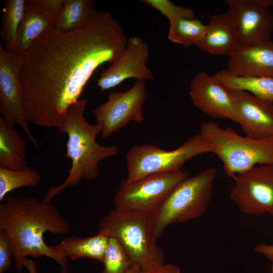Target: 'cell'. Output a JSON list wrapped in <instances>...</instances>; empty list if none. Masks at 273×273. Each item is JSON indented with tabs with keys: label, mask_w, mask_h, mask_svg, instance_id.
I'll list each match as a JSON object with an SVG mask.
<instances>
[{
	"label": "cell",
	"mask_w": 273,
	"mask_h": 273,
	"mask_svg": "<svg viewBox=\"0 0 273 273\" xmlns=\"http://www.w3.org/2000/svg\"><path fill=\"white\" fill-rule=\"evenodd\" d=\"M272 7H273V6H272ZM272 13H273V11H272Z\"/></svg>",
	"instance_id": "obj_36"
},
{
	"label": "cell",
	"mask_w": 273,
	"mask_h": 273,
	"mask_svg": "<svg viewBox=\"0 0 273 273\" xmlns=\"http://www.w3.org/2000/svg\"><path fill=\"white\" fill-rule=\"evenodd\" d=\"M26 142L20 133L0 117V167L12 170L28 168Z\"/></svg>",
	"instance_id": "obj_20"
},
{
	"label": "cell",
	"mask_w": 273,
	"mask_h": 273,
	"mask_svg": "<svg viewBox=\"0 0 273 273\" xmlns=\"http://www.w3.org/2000/svg\"><path fill=\"white\" fill-rule=\"evenodd\" d=\"M146 97V83L143 79H136L126 91L111 92L107 101L93 111L97 122L102 125V138H108L131 121L141 124Z\"/></svg>",
	"instance_id": "obj_9"
},
{
	"label": "cell",
	"mask_w": 273,
	"mask_h": 273,
	"mask_svg": "<svg viewBox=\"0 0 273 273\" xmlns=\"http://www.w3.org/2000/svg\"><path fill=\"white\" fill-rule=\"evenodd\" d=\"M217 174L215 168L209 167L188 176L174 189L150 216L151 234L155 240L161 237L167 226L198 218L206 211Z\"/></svg>",
	"instance_id": "obj_5"
},
{
	"label": "cell",
	"mask_w": 273,
	"mask_h": 273,
	"mask_svg": "<svg viewBox=\"0 0 273 273\" xmlns=\"http://www.w3.org/2000/svg\"><path fill=\"white\" fill-rule=\"evenodd\" d=\"M92 0H65L55 27L69 30L85 23L96 11Z\"/></svg>",
	"instance_id": "obj_23"
},
{
	"label": "cell",
	"mask_w": 273,
	"mask_h": 273,
	"mask_svg": "<svg viewBox=\"0 0 273 273\" xmlns=\"http://www.w3.org/2000/svg\"><path fill=\"white\" fill-rule=\"evenodd\" d=\"M65 0H38L39 4L50 15L56 26L60 18Z\"/></svg>",
	"instance_id": "obj_29"
},
{
	"label": "cell",
	"mask_w": 273,
	"mask_h": 273,
	"mask_svg": "<svg viewBox=\"0 0 273 273\" xmlns=\"http://www.w3.org/2000/svg\"><path fill=\"white\" fill-rule=\"evenodd\" d=\"M204 35L196 46L213 55L230 56L240 45L235 25L226 13L210 15Z\"/></svg>",
	"instance_id": "obj_17"
},
{
	"label": "cell",
	"mask_w": 273,
	"mask_h": 273,
	"mask_svg": "<svg viewBox=\"0 0 273 273\" xmlns=\"http://www.w3.org/2000/svg\"><path fill=\"white\" fill-rule=\"evenodd\" d=\"M145 273H181L178 266L171 264H164L151 271Z\"/></svg>",
	"instance_id": "obj_31"
},
{
	"label": "cell",
	"mask_w": 273,
	"mask_h": 273,
	"mask_svg": "<svg viewBox=\"0 0 273 273\" xmlns=\"http://www.w3.org/2000/svg\"><path fill=\"white\" fill-rule=\"evenodd\" d=\"M99 230L115 239L132 265L147 272L165 264L162 248L150 231V216L141 212L115 208L99 222Z\"/></svg>",
	"instance_id": "obj_4"
},
{
	"label": "cell",
	"mask_w": 273,
	"mask_h": 273,
	"mask_svg": "<svg viewBox=\"0 0 273 273\" xmlns=\"http://www.w3.org/2000/svg\"><path fill=\"white\" fill-rule=\"evenodd\" d=\"M199 134L221 161L230 178L257 164L273 165V137L257 140L242 136L211 121L201 124Z\"/></svg>",
	"instance_id": "obj_6"
},
{
	"label": "cell",
	"mask_w": 273,
	"mask_h": 273,
	"mask_svg": "<svg viewBox=\"0 0 273 273\" xmlns=\"http://www.w3.org/2000/svg\"><path fill=\"white\" fill-rule=\"evenodd\" d=\"M227 70L237 76L273 78V41L239 45L229 56Z\"/></svg>",
	"instance_id": "obj_16"
},
{
	"label": "cell",
	"mask_w": 273,
	"mask_h": 273,
	"mask_svg": "<svg viewBox=\"0 0 273 273\" xmlns=\"http://www.w3.org/2000/svg\"><path fill=\"white\" fill-rule=\"evenodd\" d=\"M188 176L187 172L179 170L152 174L132 182L124 179L114 197L115 207L151 216L174 189Z\"/></svg>",
	"instance_id": "obj_8"
},
{
	"label": "cell",
	"mask_w": 273,
	"mask_h": 273,
	"mask_svg": "<svg viewBox=\"0 0 273 273\" xmlns=\"http://www.w3.org/2000/svg\"><path fill=\"white\" fill-rule=\"evenodd\" d=\"M189 96L193 104L207 115L237 122L231 90L213 75L198 72L191 81Z\"/></svg>",
	"instance_id": "obj_14"
},
{
	"label": "cell",
	"mask_w": 273,
	"mask_h": 273,
	"mask_svg": "<svg viewBox=\"0 0 273 273\" xmlns=\"http://www.w3.org/2000/svg\"><path fill=\"white\" fill-rule=\"evenodd\" d=\"M24 267L26 268L29 273H39L37 271L36 262L32 259L27 258L24 262Z\"/></svg>",
	"instance_id": "obj_32"
},
{
	"label": "cell",
	"mask_w": 273,
	"mask_h": 273,
	"mask_svg": "<svg viewBox=\"0 0 273 273\" xmlns=\"http://www.w3.org/2000/svg\"><path fill=\"white\" fill-rule=\"evenodd\" d=\"M149 58L148 43L137 36L130 37L119 57L100 75L97 85L104 91L130 78L153 79V74L146 65Z\"/></svg>",
	"instance_id": "obj_13"
},
{
	"label": "cell",
	"mask_w": 273,
	"mask_h": 273,
	"mask_svg": "<svg viewBox=\"0 0 273 273\" xmlns=\"http://www.w3.org/2000/svg\"><path fill=\"white\" fill-rule=\"evenodd\" d=\"M110 236L105 231H100L94 236L85 238L68 237L54 245L56 252L62 257L72 260L88 258L103 261Z\"/></svg>",
	"instance_id": "obj_19"
},
{
	"label": "cell",
	"mask_w": 273,
	"mask_h": 273,
	"mask_svg": "<svg viewBox=\"0 0 273 273\" xmlns=\"http://www.w3.org/2000/svg\"><path fill=\"white\" fill-rule=\"evenodd\" d=\"M168 39L184 47L196 45L203 38L206 25L200 20L194 19L177 18L169 22Z\"/></svg>",
	"instance_id": "obj_24"
},
{
	"label": "cell",
	"mask_w": 273,
	"mask_h": 273,
	"mask_svg": "<svg viewBox=\"0 0 273 273\" xmlns=\"http://www.w3.org/2000/svg\"><path fill=\"white\" fill-rule=\"evenodd\" d=\"M230 90L237 123L246 135L257 140L273 137V103L247 92Z\"/></svg>",
	"instance_id": "obj_15"
},
{
	"label": "cell",
	"mask_w": 273,
	"mask_h": 273,
	"mask_svg": "<svg viewBox=\"0 0 273 273\" xmlns=\"http://www.w3.org/2000/svg\"><path fill=\"white\" fill-rule=\"evenodd\" d=\"M25 2L26 0L5 1L0 34L5 49L10 53H15L17 50L18 32Z\"/></svg>",
	"instance_id": "obj_22"
},
{
	"label": "cell",
	"mask_w": 273,
	"mask_h": 273,
	"mask_svg": "<svg viewBox=\"0 0 273 273\" xmlns=\"http://www.w3.org/2000/svg\"><path fill=\"white\" fill-rule=\"evenodd\" d=\"M85 100H79L68 109L64 124V133L68 135L65 156L71 160V167L65 180L61 184L51 186L42 200L51 202L65 189L76 185L82 179L91 180L99 174L98 165L102 160L116 155L119 148L114 145L103 146L96 138L101 133L99 123L90 124L85 119Z\"/></svg>",
	"instance_id": "obj_3"
},
{
	"label": "cell",
	"mask_w": 273,
	"mask_h": 273,
	"mask_svg": "<svg viewBox=\"0 0 273 273\" xmlns=\"http://www.w3.org/2000/svg\"><path fill=\"white\" fill-rule=\"evenodd\" d=\"M233 179L230 198L241 212L260 216L273 209V165L255 166Z\"/></svg>",
	"instance_id": "obj_10"
},
{
	"label": "cell",
	"mask_w": 273,
	"mask_h": 273,
	"mask_svg": "<svg viewBox=\"0 0 273 273\" xmlns=\"http://www.w3.org/2000/svg\"><path fill=\"white\" fill-rule=\"evenodd\" d=\"M127 39L118 22L96 11L84 24L40 35L22 54L20 83L27 119L64 133L66 113L78 100L95 71L114 62Z\"/></svg>",
	"instance_id": "obj_1"
},
{
	"label": "cell",
	"mask_w": 273,
	"mask_h": 273,
	"mask_svg": "<svg viewBox=\"0 0 273 273\" xmlns=\"http://www.w3.org/2000/svg\"><path fill=\"white\" fill-rule=\"evenodd\" d=\"M143 3L159 11L169 21L177 18H195L192 9L179 6L169 0H143Z\"/></svg>",
	"instance_id": "obj_27"
},
{
	"label": "cell",
	"mask_w": 273,
	"mask_h": 273,
	"mask_svg": "<svg viewBox=\"0 0 273 273\" xmlns=\"http://www.w3.org/2000/svg\"><path fill=\"white\" fill-rule=\"evenodd\" d=\"M102 262V273H126L132 265L131 261L121 245L110 237Z\"/></svg>",
	"instance_id": "obj_26"
},
{
	"label": "cell",
	"mask_w": 273,
	"mask_h": 273,
	"mask_svg": "<svg viewBox=\"0 0 273 273\" xmlns=\"http://www.w3.org/2000/svg\"><path fill=\"white\" fill-rule=\"evenodd\" d=\"M71 229L70 225L52 202L8 195L0 203V230L9 237L18 272L23 270L28 256H45L59 264L60 273H68V258L60 256L53 246L47 245L43 235L48 232L64 235Z\"/></svg>",
	"instance_id": "obj_2"
},
{
	"label": "cell",
	"mask_w": 273,
	"mask_h": 273,
	"mask_svg": "<svg viewBox=\"0 0 273 273\" xmlns=\"http://www.w3.org/2000/svg\"><path fill=\"white\" fill-rule=\"evenodd\" d=\"M55 27V22L38 0H26L15 53L22 55L40 35Z\"/></svg>",
	"instance_id": "obj_18"
},
{
	"label": "cell",
	"mask_w": 273,
	"mask_h": 273,
	"mask_svg": "<svg viewBox=\"0 0 273 273\" xmlns=\"http://www.w3.org/2000/svg\"><path fill=\"white\" fill-rule=\"evenodd\" d=\"M126 273H145L136 266L132 265Z\"/></svg>",
	"instance_id": "obj_33"
},
{
	"label": "cell",
	"mask_w": 273,
	"mask_h": 273,
	"mask_svg": "<svg viewBox=\"0 0 273 273\" xmlns=\"http://www.w3.org/2000/svg\"><path fill=\"white\" fill-rule=\"evenodd\" d=\"M270 273H273V261L271 262V265L270 268Z\"/></svg>",
	"instance_id": "obj_34"
},
{
	"label": "cell",
	"mask_w": 273,
	"mask_h": 273,
	"mask_svg": "<svg viewBox=\"0 0 273 273\" xmlns=\"http://www.w3.org/2000/svg\"><path fill=\"white\" fill-rule=\"evenodd\" d=\"M268 214L273 217V209L269 211Z\"/></svg>",
	"instance_id": "obj_35"
},
{
	"label": "cell",
	"mask_w": 273,
	"mask_h": 273,
	"mask_svg": "<svg viewBox=\"0 0 273 273\" xmlns=\"http://www.w3.org/2000/svg\"><path fill=\"white\" fill-rule=\"evenodd\" d=\"M226 14L236 28L240 45L254 46L270 40L273 0H226Z\"/></svg>",
	"instance_id": "obj_12"
},
{
	"label": "cell",
	"mask_w": 273,
	"mask_h": 273,
	"mask_svg": "<svg viewBox=\"0 0 273 273\" xmlns=\"http://www.w3.org/2000/svg\"><path fill=\"white\" fill-rule=\"evenodd\" d=\"M13 259V251L7 233L0 230V273H5L11 267Z\"/></svg>",
	"instance_id": "obj_28"
},
{
	"label": "cell",
	"mask_w": 273,
	"mask_h": 273,
	"mask_svg": "<svg viewBox=\"0 0 273 273\" xmlns=\"http://www.w3.org/2000/svg\"><path fill=\"white\" fill-rule=\"evenodd\" d=\"M41 176L34 167L12 170L0 167V202L12 191L23 187L38 186Z\"/></svg>",
	"instance_id": "obj_25"
},
{
	"label": "cell",
	"mask_w": 273,
	"mask_h": 273,
	"mask_svg": "<svg viewBox=\"0 0 273 273\" xmlns=\"http://www.w3.org/2000/svg\"><path fill=\"white\" fill-rule=\"evenodd\" d=\"M207 153H211V149L199 134L171 151L150 144L134 146L126 155L127 175L125 179L132 182L156 173L179 170L190 159Z\"/></svg>",
	"instance_id": "obj_7"
},
{
	"label": "cell",
	"mask_w": 273,
	"mask_h": 273,
	"mask_svg": "<svg viewBox=\"0 0 273 273\" xmlns=\"http://www.w3.org/2000/svg\"><path fill=\"white\" fill-rule=\"evenodd\" d=\"M255 251L273 261V244H259L255 247Z\"/></svg>",
	"instance_id": "obj_30"
},
{
	"label": "cell",
	"mask_w": 273,
	"mask_h": 273,
	"mask_svg": "<svg viewBox=\"0 0 273 273\" xmlns=\"http://www.w3.org/2000/svg\"><path fill=\"white\" fill-rule=\"evenodd\" d=\"M22 55L7 52L0 44V112L10 125L20 127L35 146L38 143L33 135L24 109L20 83Z\"/></svg>",
	"instance_id": "obj_11"
},
{
	"label": "cell",
	"mask_w": 273,
	"mask_h": 273,
	"mask_svg": "<svg viewBox=\"0 0 273 273\" xmlns=\"http://www.w3.org/2000/svg\"><path fill=\"white\" fill-rule=\"evenodd\" d=\"M230 90L247 92L264 101L273 103V78L237 76L227 70L213 75Z\"/></svg>",
	"instance_id": "obj_21"
}]
</instances>
